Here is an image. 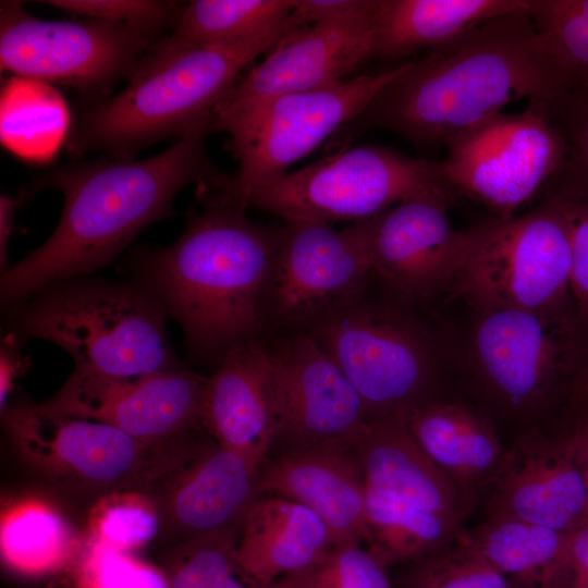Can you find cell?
<instances>
[{"instance_id":"e0dca14e","label":"cell","mask_w":588,"mask_h":588,"mask_svg":"<svg viewBox=\"0 0 588 588\" xmlns=\"http://www.w3.org/2000/svg\"><path fill=\"white\" fill-rule=\"evenodd\" d=\"M208 376L186 365L135 377H107L73 370L48 400V408L111 425L148 443H164L206 430Z\"/></svg>"},{"instance_id":"52a82bcc","label":"cell","mask_w":588,"mask_h":588,"mask_svg":"<svg viewBox=\"0 0 588 588\" xmlns=\"http://www.w3.org/2000/svg\"><path fill=\"white\" fill-rule=\"evenodd\" d=\"M404 66L213 112L209 131L229 135L228 148L238 169L207 192L241 208L252 191L285 174L291 164L355 120Z\"/></svg>"},{"instance_id":"ffe728a7","label":"cell","mask_w":588,"mask_h":588,"mask_svg":"<svg viewBox=\"0 0 588 588\" xmlns=\"http://www.w3.org/2000/svg\"><path fill=\"white\" fill-rule=\"evenodd\" d=\"M487 519H516L571 532L588 524L587 492L568 434H527L492 481Z\"/></svg>"},{"instance_id":"8fae6325","label":"cell","mask_w":588,"mask_h":588,"mask_svg":"<svg viewBox=\"0 0 588 588\" xmlns=\"http://www.w3.org/2000/svg\"><path fill=\"white\" fill-rule=\"evenodd\" d=\"M454 294L474 311L549 309L572 304V247L560 207L547 198L534 210L471 228Z\"/></svg>"},{"instance_id":"44dd1931","label":"cell","mask_w":588,"mask_h":588,"mask_svg":"<svg viewBox=\"0 0 588 588\" xmlns=\"http://www.w3.org/2000/svg\"><path fill=\"white\" fill-rule=\"evenodd\" d=\"M258 480L260 497H282L315 512L335 544L370 547L365 482L354 448L326 446L266 457Z\"/></svg>"},{"instance_id":"d6a6232c","label":"cell","mask_w":588,"mask_h":588,"mask_svg":"<svg viewBox=\"0 0 588 588\" xmlns=\"http://www.w3.org/2000/svg\"><path fill=\"white\" fill-rule=\"evenodd\" d=\"M528 12L567 91L588 89V0H529Z\"/></svg>"},{"instance_id":"2e32d148","label":"cell","mask_w":588,"mask_h":588,"mask_svg":"<svg viewBox=\"0 0 588 588\" xmlns=\"http://www.w3.org/2000/svg\"><path fill=\"white\" fill-rule=\"evenodd\" d=\"M452 196L424 194L356 223L371 272L425 311L454 292L471 243V228L449 220Z\"/></svg>"},{"instance_id":"f6af8a7d","label":"cell","mask_w":588,"mask_h":588,"mask_svg":"<svg viewBox=\"0 0 588 588\" xmlns=\"http://www.w3.org/2000/svg\"><path fill=\"white\" fill-rule=\"evenodd\" d=\"M565 400L573 425L588 419V351Z\"/></svg>"},{"instance_id":"5bb4252c","label":"cell","mask_w":588,"mask_h":588,"mask_svg":"<svg viewBox=\"0 0 588 588\" xmlns=\"http://www.w3.org/2000/svg\"><path fill=\"white\" fill-rule=\"evenodd\" d=\"M440 161L449 186L490 207L498 218L514 212L561 167L566 146L559 132L530 108L502 112L460 134Z\"/></svg>"},{"instance_id":"bcb514c9","label":"cell","mask_w":588,"mask_h":588,"mask_svg":"<svg viewBox=\"0 0 588 588\" xmlns=\"http://www.w3.org/2000/svg\"><path fill=\"white\" fill-rule=\"evenodd\" d=\"M567 434L581 468L588 503V419L574 424Z\"/></svg>"},{"instance_id":"74e56055","label":"cell","mask_w":588,"mask_h":588,"mask_svg":"<svg viewBox=\"0 0 588 588\" xmlns=\"http://www.w3.org/2000/svg\"><path fill=\"white\" fill-rule=\"evenodd\" d=\"M401 588H514L512 583L470 548L454 541L414 562Z\"/></svg>"},{"instance_id":"ba28073f","label":"cell","mask_w":588,"mask_h":588,"mask_svg":"<svg viewBox=\"0 0 588 588\" xmlns=\"http://www.w3.org/2000/svg\"><path fill=\"white\" fill-rule=\"evenodd\" d=\"M428 193L453 195L441 163L380 145H360L293 171L252 191L241 208L284 221L358 223Z\"/></svg>"},{"instance_id":"9a60e30c","label":"cell","mask_w":588,"mask_h":588,"mask_svg":"<svg viewBox=\"0 0 588 588\" xmlns=\"http://www.w3.org/2000/svg\"><path fill=\"white\" fill-rule=\"evenodd\" d=\"M273 365L275 426L267 457L326 446L353 449L367 422L363 402L305 331L262 340Z\"/></svg>"},{"instance_id":"6da1fadb","label":"cell","mask_w":588,"mask_h":588,"mask_svg":"<svg viewBox=\"0 0 588 588\" xmlns=\"http://www.w3.org/2000/svg\"><path fill=\"white\" fill-rule=\"evenodd\" d=\"M208 134L193 132L146 159L102 156L34 177L23 188L28 196L56 188L63 196V210L46 242L1 274V309L49 284L107 267L146 226L175 215L173 203L182 188L216 181L223 172L208 156Z\"/></svg>"},{"instance_id":"603a6c76","label":"cell","mask_w":588,"mask_h":588,"mask_svg":"<svg viewBox=\"0 0 588 588\" xmlns=\"http://www.w3.org/2000/svg\"><path fill=\"white\" fill-rule=\"evenodd\" d=\"M273 365L262 340L232 351L208 376L204 426L222 446L260 466L274 433Z\"/></svg>"},{"instance_id":"1f68e13d","label":"cell","mask_w":588,"mask_h":588,"mask_svg":"<svg viewBox=\"0 0 588 588\" xmlns=\"http://www.w3.org/2000/svg\"><path fill=\"white\" fill-rule=\"evenodd\" d=\"M238 528L179 541L163 563L171 588H274L254 578L237 561Z\"/></svg>"},{"instance_id":"ab89813d","label":"cell","mask_w":588,"mask_h":588,"mask_svg":"<svg viewBox=\"0 0 588 588\" xmlns=\"http://www.w3.org/2000/svg\"><path fill=\"white\" fill-rule=\"evenodd\" d=\"M562 210L572 247L571 294L580 321L588 330V196L550 194Z\"/></svg>"},{"instance_id":"4fadbf2b","label":"cell","mask_w":588,"mask_h":588,"mask_svg":"<svg viewBox=\"0 0 588 588\" xmlns=\"http://www.w3.org/2000/svg\"><path fill=\"white\" fill-rule=\"evenodd\" d=\"M260 302V340L305 331L366 284L371 269L356 223L284 221Z\"/></svg>"},{"instance_id":"60d3db41","label":"cell","mask_w":588,"mask_h":588,"mask_svg":"<svg viewBox=\"0 0 588 588\" xmlns=\"http://www.w3.org/2000/svg\"><path fill=\"white\" fill-rule=\"evenodd\" d=\"M554 588H588V524L568 532L562 571Z\"/></svg>"},{"instance_id":"484cf974","label":"cell","mask_w":588,"mask_h":588,"mask_svg":"<svg viewBox=\"0 0 588 588\" xmlns=\"http://www.w3.org/2000/svg\"><path fill=\"white\" fill-rule=\"evenodd\" d=\"M527 4L528 0H381L373 57L400 58L425 48L432 50Z\"/></svg>"},{"instance_id":"7402d4cb","label":"cell","mask_w":588,"mask_h":588,"mask_svg":"<svg viewBox=\"0 0 588 588\" xmlns=\"http://www.w3.org/2000/svg\"><path fill=\"white\" fill-rule=\"evenodd\" d=\"M354 453L364 481L458 526L466 503L456 482L421 449L408 409L366 422Z\"/></svg>"},{"instance_id":"5b68a950","label":"cell","mask_w":588,"mask_h":588,"mask_svg":"<svg viewBox=\"0 0 588 588\" xmlns=\"http://www.w3.org/2000/svg\"><path fill=\"white\" fill-rule=\"evenodd\" d=\"M9 332L22 342L54 344L75 370L107 377H135L176 369L168 317L138 282L91 275L49 284L5 310Z\"/></svg>"},{"instance_id":"8992f818","label":"cell","mask_w":588,"mask_h":588,"mask_svg":"<svg viewBox=\"0 0 588 588\" xmlns=\"http://www.w3.org/2000/svg\"><path fill=\"white\" fill-rule=\"evenodd\" d=\"M425 311L378 277L308 327L358 393L366 420L433 401L444 346Z\"/></svg>"},{"instance_id":"30bf717a","label":"cell","mask_w":588,"mask_h":588,"mask_svg":"<svg viewBox=\"0 0 588 588\" xmlns=\"http://www.w3.org/2000/svg\"><path fill=\"white\" fill-rule=\"evenodd\" d=\"M474 313L466 355L498 402L513 413L527 414L566 396L588 351V330L574 303Z\"/></svg>"},{"instance_id":"3957f363","label":"cell","mask_w":588,"mask_h":588,"mask_svg":"<svg viewBox=\"0 0 588 588\" xmlns=\"http://www.w3.org/2000/svg\"><path fill=\"white\" fill-rule=\"evenodd\" d=\"M528 4L406 62L353 121L417 146L445 147L510 102L567 91L536 34Z\"/></svg>"},{"instance_id":"f546056e","label":"cell","mask_w":588,"mask_h":588,"mask_svg":"<svg viewBox=\"0 0 588 588\" xmlns=\"http://www.w3.org/2000/svg\"><path fill=\"white\" fill-rule=\"evenodd\" d=\"M73 118L52 85L11 76L0 95V139L23 161L47 163L65 145Z\"/></svg>"},{"instance_id":"ac0fdd59","label":"cell","mask_w":588,"mask_h":588,"mask_svg":"<svg viewBox=\"0 0 588 588\" xmlns=\"http://www.w3.org/2000/svg\"><path fill=\"white\" fill-rule=\"evenodd\" d=\"M259 465L220 445L207 430L185 439L148 493L162 527L179 541L238 528L260 498Z\"/></svg>"},{"instance_id":"8d00e7d4","label":"cell","mask_w":588,"mask_h":588,"mask_svg":"<svg viewBox=\"0 0 588 588\" xmlns=\"http://www.w3.org/2000/svg\"><path fill=\"white\" fill-rule=\"evenodd\" d=\"M72 588H171L163 567L87 536L70 567Z\"/></svg>"},{"instance_id":"9c48e42d","label":"cell","mask_w":588,"mask_h":588,"mask_svg":"<svg viewBox=\"0 0 588 588\" xmlns=\"http://www.w3.org/2000/svg\"><path fill=\"white\" fill-rule=\"evenodd\" d=\"M22 458L64 490L96 495L117 490L147 492L184 438L148 443L102 421L52 411L19 399L1 412Z\"/></svg>"},{"instance_id":"f35d334b","label":"cell","mask_w":588,"mask_h":588,"mask_svg":"<svg viewBox=\"0 0 588 588\" xmlns=\"http://www.w3.org/2000/svg\"><path fill=\"white\" fill-rule=\"evenodd\" d=\"M71 14L132 26L162 39L161 33L176 25L183 5L160 0H45Z\"/></svg>"},{"instance_id":"836d02e7","label":"cell","mask_w":588,"mask_h":588,"mask_svg":"<svg viewBox=\"0 0 588 588\" xmlns=\"http://www.w3.org/2000/svg\"><path fill=\"white\" fill-rule=\"evenodd\" d=\"M528 108L562 136L565 158L544 188L551 194L588 196V89L528 100Z\"/></svg>"},{"instance_id":"83f0119b","label":"cell","mask_w":588,"mask_h":588,"mask_svg":"<svg viewBox=\"0 0 588 588\" xmlns=\"http://www.w3.org/2000/svg\"><path fill=\"white\" fill-rule=\"evenodd\" d=\"M568 532L516 519H487L455 540L479 553L514 588H554Z\"/></svg>"},{"instance_id":"4316f807","label":"cell","mask_w":588,"mask_h":588,"mask_svg":"<svg viewBox=\"0 0 588 588\" xmlns=\"http://www.w3.org/2000/svg\"><path fill=\"white\" fill-rule=\"evenodd\" d=\"M84 539L49 501L23 497L3 505L0 551L5 568L26 578H41L69 568Z\"/></svg>"},{"instance_id":"e575fe53","label":"cell","mask_w":588,"mask_h":588,"mask_svg":"<svg viewBox=\"0 0 588 588\" xmlns=\"http://www.w3.org/2000/svg\"><path fill=\"white\" fill-rule=\"evenodd\" d=\"M156 501L140 490H117L98 497L88 514V536L120 551L147 546L161 530Z\"/></svg>"},{"instance_id":"7a4b0ae2","label":"cell","mask_w":588,"mask_h":588,"mask_svg":"<svg viewBox=\"0 0 588 588\" xmlns=\"http://www.w3.org/2000/svg\"><path fill=\"white\" fill-rule=\"evenodd\" d=\"M198 197L201 209L187 213L175 241L132 249L122 268L180 326L189 360L213 371L260 340V302L282 226L258 224L217 196Z\"/></svg>"},{"instance_id":"7bdbcfd3","label":"cell","mask_w":588,"mask_h":588,"mask_svg":"<svg viewBox=\"0 0 588 588\" xmlns=\"http://www.w3.org/2000/svg\"><path fill=\"white\" fill-rule=\"evenodd\" d=\"M375 0H295L292 15L301 27L369 9Z\"/></svg>"},{"instance_id":"7c38bea8","label":"cell","mask_w":588,"mask_h":588,"mask_svg":"<svg viewBox=\"0 0 588 588\" xmlns=\"http://www.w3.org/2000/svg\"><path fill=\"white\" fill-rule=\"evenodd\" d=\"M159 40L125 24L40 20L21 2L0 5L1 72L72 87L84 103L109 96Z\"/></svg>"},{"instance_id":"d6986e66","label":"cell","mask_w":588,"mask_h":588,"mask_svg":"<svg viewBox=\"0 0 588 588\" xmlns=\"http://www.w3.org/2000/svg\"><path fill=\"white\" fill-rule=\"evenodd\" d=\"M380 2L375 0L372 7L362 12L289 33L261 62L238 76L213 112L344 82L373 57Z\"/></svg>"},{"instance_id":"b9f144b4","label":"cell","mask_w":588,"mask_h":588,"mask_svg":"<svg viewBox=\"0 0 588 588\" xmlns=\"http://www.w3.org/2000/svg\"><path fill=\"white\" fill-rule=\"evenodd\" d=\"M23 343L15 334L7 331L0 344V408L9 403L15 380L30 367V358L23 352Z\"/></svg>"},{"instance_id":"d590c367","label":"cell","mask_w":588,"mask_h":588,"mask_svg":"<svg viewBox=\"0 0 588 588\" xmlns=\"http://www.w3.org/2000/svg\"><path fill=\"white\" fill-rule=\"evenodd\" d=\"M388 566L362 544H334L307 567L279 578L274 588H391Z\"/></svg>"},{"instance_id":"f1b7e54d","label":"cell","mask_w":588,"mask_h":588,"mask_svg":"<svg viewBox=\"0 0 588 588\" xmlns=\"http://www.w3.org/2000/svg\"><path fill=\"white\" fill-rule=\"evenodd\" d=\"M295 0H194L183 5L168 37L159 40L139 64H154L179 52L258 37L285 23Z\"/></svg>"},{"instance_id":"cb8c5ba5","label":"cell","mask_w":588,"mask_h":588,"mask_svg":"<svg viewBox=\"0 0 588 588\" xmlns=\"http://www.w3.org/2000/svg\"><path fill=\"white\" fill-rule=\"evenodd\" d=\"M327 524L305 505L278 495H262L244 517L235 554L260 584L307 567L334 546Z\"/></svg>"},{"instance_id":"d4e9b609","label":"cell","mask_w":588,"mask_h":588,"mask_svg":"<svg viewBox=\"0 0 588 588\" xmlns=\"http://www.w3.org/2000/svg\"><path fill=\"white\" fill-rule=\"evenodd\" d=\"M408 425L421 449L461 490L492 483L506 452L482 415L433 400L409 409Z\"/></svg>"},{"instance_id":"4dcf8cb0","label":"cell","mask_w":588,"mask_h":588,"mask_svg":"<svg viewBox=\"0 0 588 588\" xmlns=\"http://www.w3.org/2000/svg\"><path fill=\"white\" fill-rule=\"evenodd\" d=\"M365 482V481H364ZM368 548L387 566L414 562L449 544L457 526L408 502L383 495L365 482Z\"/></svg>"},{"instance_id":"277c9868","label":"cell","mask_w":588,"mask_h":588,"mask_svg":"<svg viewBox=\"0 0 588 588\" xmlns=\"http://www.w3.org/2000/svg\"><path fill=\"white\" fill-rule=\"evenodd\" d=\"M297 28L291 14L282 25L245 41L197 47L138 64L121 91L83 103L72 121L68 152L133 160L157 142L210 133L212 112L242 70Z\"/></svg>"},{"instance_id":"ee69618b","label":"cell","mask_w":588,"mask_h":588,"mask_svg":"<svg viewBox=\"0 0 588 588\" xmlns=\"http://www.w3.org/2000/svg\"><path fill=\"white\" fill-rule=\"evenodd\" d=\"M28 195L22 189L19 195L10 196L1 194L0 196V270L1 274L7 272L12 264L8 256V245L13 231V220L16 210Z\"/></svg>"}]
</instances>
